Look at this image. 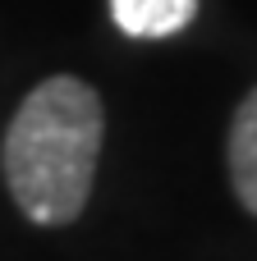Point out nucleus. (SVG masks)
Returning <instances> with one entry per match:
<instances>
[{"label":"nucleus","mask_w":257,"mask_h":261,"mask_svg":"<svg viewBox=\"0 0 257 261\" xmlns=\"http://www.w3.org/2000/svg\"><path fill=\"white\" fill-rule=\"evenodd\" d=\"M101 133V96L74 73H55L23 96L5 133V184L32 225L55 229L83 216L97 179Z\"/></svg>","instance_id":"f257e3e1"},{"label":"nucleus","mask_w":257,"mask_h":261,"mask_svg":"<svg viewBox=\"0 0 257 261\" xmlns=\"http://www.w3.org/2000/svg\"><path fill=\"white\" fill-rule=\"evenodd\" d=\"M110 18L129 37H175L198 18V0H110Z\"/></svg>","instance_id":"f03ea898"},{"label":"nucleus","mask_w":257,"mask_h":261,"mask_svg":"<svg viewBox=\"0 0 257 261\" xmlns=\"http://www.w3.org/2000/svg\"><path fill=\"white\" fill-rule=\"evenodd\" d=\"M230 184L244 211L257 216V87L239 101L230 124Z\"/></svg>","instance_id":"7ed1b4c3"}]
</instances>
